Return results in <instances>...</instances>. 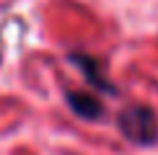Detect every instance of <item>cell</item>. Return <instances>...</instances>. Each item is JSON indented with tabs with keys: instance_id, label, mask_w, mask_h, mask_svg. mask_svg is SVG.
<instances>
[{
	"instance_id": "obj_1",
	"label": "cell",
	"mask_w": 158,
	"mask_h": 155,
	"mask_svg": "<svg viewBox=\"0 0 158 155\" xmlns=\"http://www.w3.org/2000/svg\"><path fill=\"white\" fill-rule=\"evenodd\" d=\"M117 127H119L122 137L135 142V145H156L158 142V116L145 103H135V106L122 109L117 116Z\"/></svg>"
},
{
	"instance_id": "obj_2",
	"label": "cell",
	"mask_w": 158,
	"mask_h": 155,
	"mask_svg": "<svg viewBox=\"0 0 158 155\" xmlns=\"http://www.w3.org/2000/svg\"><path fill=\"white\" fill-rule=\"evenodd\" d=\"M70 62L75 65V67H81L83 70V75H85V80L91 83V85H96V90H101V93H117V88L111 85V83L104 78V73H101V65H98L96 60H91V57H85V54H81V52H73L70 54Z\"/></svg>"
},
{
	"instance_id": "obj_3",
	"label": "cell",
	"mask_w": 158,
	"mask_h": 155,
	"mask_svg": "<svg viewBox=\"0 0 158 155\" xmlns=\"http://www.w3.org/2000/svg\"><path fill=\"white\" fill-rule=\"evenodd\" d=\"M68 106L85 121L101 119V114H104V103L96 96H88V93H68Z\"/></svg>"
}]
</instances>
